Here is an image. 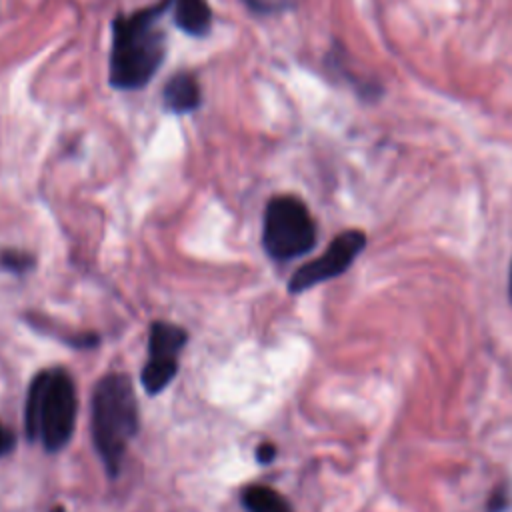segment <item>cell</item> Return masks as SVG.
<instances>
[{
	"label": "cell",
	"instance_id": "cell-14",
	"mask_svg": "<svg viewBox=\"0 0 512 512\" xmlns=\"http://www.w3.org/2000/svg\"><path fill=\"white\" fill-rule=\"evenodd\" d=\"M506 502H508L506 494H504L502 490H496L494 496H492L490 502H488V512H500V510L506 506Z\"/></svg>",
	"mask_w": 512,
	"mask_h": 512
},
{
	"label": "cell",
	"instance_id": "cell-11",
	"mask_svg": "<svg viewBox=\"0 0 512 512\" xmlns=\"http://www.w3.org/2000/svg\"><path fill=\"white\" fill-rule=\"evenodd\" d=\"M244 4L258 14H270V12H278L284 8L286 0H244Z\"/></svg>",
	"mask_w": 512,
	"mask_h": 512
},
{
	"label": "cell",
	"instance_id": "cell-10",
	"mask_svg": "<svg viewBox=\"0 0 512 512\" xmlns=\"http://www.w3.org/2000/svg\"><path fill=\"white\" fill-rule=\"evenodd\" d=\"M36 264L34 256L28 254V252H22V250H4L0 252V266L14 272V274H24L28 270H32Z\"/></svg>",
	"mask_w": 512,
	"mask_h": 512
},
{
	"label": "cell",
	"instance_id": "cell-13",
	"mask_svg": "<svg viewBox=\"0 0 512 512\" xmlns=\"http://www.w3.org/2000/svg\"><path fill=\"white\" fill-rule=\"evenodd\" d=\"M276 454H278V450H276V446H274L272 442H262V444L256 448V460H258L260 464H270V462L276 458Z\"/></svg>",
	"mask_w": 512,
	"mask_h": 512
},
{
	"label": "cell",
	"instance_id": "cell-6",
	"mask_svg": "<svg viewBox=\"0 0 512 512\" xmlns=\"http://www.w3.org/2000/svg\"><path fill=\"white\" fill-rule=\"evenodd\" d=\"M364 244H366V236L360 230H346L338 234L318 258L306 262L290 276L288 292L298 294L320 282L340 276L350 268L354 258L362 252Z\"/></svg>",
	"mask_w": 512,
	"mask_h": 512
},
{
	"label": "cell",
	"instance_id": "cell-5",
	"mask_svg": "<svg viewBox=\"0 0 512 512\" xmlns=\"http://www.w3.org/2000/svg\"><path fill=\"white\" fill-rule=\"evenodd\" d=\"M188 334L182 326L156 320L148 330V360L142 368L140 382L146 394H160L178 372V356L186 346Z\"/></svg>",
	"mask_w": 512,
	"mask_h": 512
},
{
	"label": "cell",
	"instance_id": "cell-16",
	"mask_svg": "<svg viewBox=\"0 0 512 512\" xmlns=\"http://www.w3.org/2000/svg\"><path fill=\"white\" fill-rule=\"evenodd\" d=\"M510 300H512V268H510Z\"/></svg>",
	"mask_w": 512,
	"mask_h": 512
},
{
	"label": "cell",
	"instance_id": "cell-15",
	"mask_svg": "<svg viewBox=\"0 0 512 512\" xmlns=\"http://www.w3.org/2000/svg\"><path fill=\"white\" fill-rule=\"evenodd\" d=\"M50 512H66V510H64L60 504H56V506H54Z\"/></svg>",
	"mask_w": 512,
	"mask_h": 512
},
{
	"label": "cell",
	"instance_id": "cell-9",
	"mask_svg": "<svg viewBox=\"0 0 512 512\" xmlns=\"http://www.w3.org/2000/svg\"><path fill=\"white\" fill-rule=\"evenodd\" d=\"M240 498H242V506L248 512H292L284 496L268 486H258V484L246 486Z\"/></svg>",
	"mask_w": 512,
	"mask_h": 512
},
{
	"label": "cell",
	"instance_id": "cell-8",
	"mask_svg": "<svg viewBox=\"0 0 512 512\" xmlns=\"http://www.w3.org/2000/svg\"><path fill=\"white\" fill-rule=\"evenodd\" d=\"M174 24L190 36H206L212 28V10L206 0H174Z\"/></svg>",
	"mask_w": 512,
	"mask_h": 512
},
{
	"label": "cell",
	"instance_id": "cell-4",
	"mask_svg": "<svg viewBox=\"0 0 512 512\" xmlns=\"http://www.w3.org/2000/svg\"><path fill=\"white\" fill-rule=\"evenodd\" d=\"M316 244V224L306 204L290 194L270 198L264 210L262 246L276 262L294 260Z\"/></svg>",
	"mask_w": 512,
	"mask_h": 512
},
{
	"label": "cell",
	"instance_id": "cell-3",
	"mask_svg": "<svg viewBox=\"0 0 512 512\" xmlns=\"http://www.w3.org/2000/svg\"><path fill=\"white\" fill-rule=\"evenodd\" d=\"M136 432L138 402L132 380L120 372L102 376L92 394V442L108 476L120 474Z\"/></svg>",
	"mask_w": 512,
	"mask_h": 512
},
{
	"label": "cell",
	"instance_id": "cell-2",
	"mask_svg": "<svg viewBox=\"0 0 512 512\" xmlns=\"http://www.w3.org/2000/svg\"><path fill=\"white\" fill-rule=\"evenodd\" d=\"M78 394L70 372L62 366L40 370L26 394L24 428L30 442H40L46 452L62 450L74 432Z\"/></svg>",
	"mask_w": 512,
	"mask_h": 512
},
{
	"label": "cell",
	"instance_id": "cell-12",
	"mask_svg": "<svg viewBox=\"0 0 512 512\" xmlns=\"http://www.w3.org/2000/svg\"><path fill=\"white\" fill-rule=\"evenodd\" d=\"M16 446V436L12 430H8L2 422H0V458L10 454Z\"/></svg>",
	"mask_w": 512,
	"mask_h": 512
},
{
	"label": "cell",
	"instance_id": "cell-7",
	"mask_svg": "<svg viewBox=\"0 0 512 512\" xmlns=\"http://www.w3.org/2000/svg\"><path fill=\"white\" fill-rule=\"evenodd\" d=\"M162 100H164V108L170 110L172 114L194 112L202 102L196 76L190 72H176L166 82L162 90Z\"/></svg>",
	"mask_w": 512,
	"mask_h": 512
},
{
	"label": "cell",
	"instance_id": "cell-1",
	"mask_svg": "<svg viewBox=\"0 0 512 512\" xmlns=\"http://www.w3.org/2000/svg\"><path fill=\"white\" fill-rule=\"evenodd\" d=\"M174 0H160L112 20L108 82L116 90H140L160 70L166 58V34L160 18Z\"/></svg>",
	"mask_w": 512,
	"mask_h": 512
}]
</instances>
